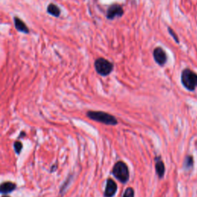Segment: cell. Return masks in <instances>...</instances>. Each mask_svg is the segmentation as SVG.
Segmentation results:
<instances>
[{"instance_id": "cell-1", "label": "cell", "mask_w": 197, "mask_h": 197, "mask_svg": "<svg viewBox=\"0 0 197 197\" xmlns=\"http://www.w3.org/2000/svg\"><path fill=\"white\" fill-rule=\"evenodd\" d=\"M86 116L92 121L98 122L107 126H116L118 124L117 119L113 115L102 111H88Z\"/></svg>"}, {"instance_id": "cell-2", "label": "cell", "mask_w": 197, "mask_h": 197, "mask_svg": "<svg viewBox=\"0 0 197 197\" xmlns=\"http://www.w3.org/2000/svg\"><path fill=\"white\" fill-rule=\"evenodd\" d=\"M181 83L186 89L193 92L197 88V73L190 69H184L181 73Z\"/></svg>"}, {"instance_id": "cell-3", "label": "cell", "mask_w": 197, "mask_h": 197, "mask_svg": "<svg viewBox=\"0 0 197 197\" xmlns=\"http://www.w3.org/2000/svg\"><path fill=\"white\" fill-rule=\"evenodd\" d=\"M112 173L121 183L126 184L129 181V170L126 163L123 161L116 162L112 170Z\"/></svg>"}, {"instance_id": "cell-4", "label": "cell", "mask_w": 197, "mask_h": 197, "mask_svg": "<svg viewBox=\"0 0 197 197\" xmlns=\"http://www.w3.org/2000/svg\"><path fill=\"white\" fill-rule=\"evenodd\" d=\"M94 67H95L96 73L103 77L108 76L109 75L111 74L112 72L114 69V65L113 62L102 58V57L96 59L95 62H94Z\"/></svg>"}, {"instance_id": "cell-5", "label": "cell", "mask_w": 197, "mask_h": 197, "mask_svg": "<svg viewBox=\"0 0 197 197\" xmlns=\"http://www.w3.org/2000/svg\"><path fill=\"white\" fill-rule=\"evenodd\" d=\"M124 14V10L121 5H119L115 3V4L111 5L109 6L106 11V18L109 20H113L118 17L120 18Z\"/></svg>"}, {"instance_id": "cell-6", "label": "cell", "mask_w": 197, "mask_h": 197, "mask_svg": "<svg viewBox=\"0 0 197 197\" xmlns=\"http://www.w3.org/2000/svg\"><path fill=\"white\" fill-rule=\"evenodd\" d=\"M153 59L155 62L160 66H163L167 62L168 57L166 51L160 46L156 47L153 50Z\"/></svg>"}, {"instance_id": "cell-7", "label": "cell", "mask_w": 197, "mask_h": 197, "mask_svg": "<svg viewBox=\"0 0 197 197\" xmlns=\"http://www.w3.org/2000/svg\"><path fill=\"white\" fill-rule=\"evenodd\" d=\"M118 190V186L116 182L111 178H109L106 180L105 191H104V197H113L116 195Z\"/></svg>"}, {"instance_id": "cell-8", "label": "cell", "mask_w": 197, "mask_h": 197, "mask_svg": "<svg viewBox=\"0 0 197 197\" xmlns=\"http://www.w3.org/2000/svg\"><path fill=\"white\" fill-rule=\"evenodd\" d=\"M155 169H156V173L158 176L159 179H163L164 177L165 172H166V167H165L164 162L162 160L160 156H156L155 158Z\"/></svg>"}, {"instance_id": "cell-9", "label": "cell", "mask_w": 197, "mask_h": 197, "mask_svg": "<svg viewBox=\"0 0 197 197\" xmlns=\"http://www.w3.org/2000/svg\"><path fill=\"white\" fill-rule=\"evenodd\" d=\"M16 185L12 182H5L0 184V193L2 194H8L12 193L16 190Z\"/></svg>"}, {"instance_id": "cell-10", "label": "cell", "mask_w": 197, "mask_h": 197, "mask_svg": "<svg viewBox=\"0 0 197 197\" xmlns=\"http://www.w3.org/2000/svg\"><path fill=\"white\" fill-rule=\"evenodd\" d=\"M14 23H15V27L19 32L24 33H29V29L25 25V22L22 20H21L18 17H15L14 18Z\"/></svg>"}, {"instance_id": "cell-11", "label": "cell", "mask_w": 197, "mask_h": 197, "mask_svg": "<svg viewBox=\"0 0 197 197\" xmlns=\"http://www.w3.org/2000/svg\"><path fill=\"white\" fill-rule=\"evenodd\" d=\"M194 167V159L191 155H188L184 159L183 163H182V169L186 171L192 170Z\"/></svg>"}, {"instance_id": "cell-12", "label": "cell", "mask_w": 197, "mask_h": 197, "mask_svg": "<svg viewBox=\"0 0 197 197\" xmlns=\"http://www.w3.org/2000/svg\"><path fill=\"white\" fill-rule=\"evenodd\" d=\"M47 12L49 14H50L51 16H52L59 17L61 14V10L58 7V6L51 3V4H49L48 6Z\"/></svg>"}, {"instance_id": "cell-13", "label": "cell", "mask_w": 197, "mask_h": 197, "mask_svg": "<svg viewBox=\"0 0 197 197\" xmlns=\"http://www.w3.org/2000/svg\"><path fill=\"white\" fill-rule=\"evenodd\" d=\"M123 197H135V191L132 187H128L125 190Z\"/></svg>"}, {"instance_id": "cell-14", "label": "cell", "mask_w": 197, "mask_h": 197, "mask_svg": "<svg viewBox=\"0 0 197 197\" xmlns=\"http://www.w3.org/2000/svg\"><path fill=\"white\" fill-rule=\"evenodd\" d=\"M168 32H169V35H170V36H172V38H173V39L175 40L176 43H177V44H179V37H178L177 33H176L175 32H174V30L172 29L171 28V27H168Z\"/></svg>"}, {"instance_id": "cell-15", "label": "cell", "mask_w": 197, "mask_h": 197, "mask_svg": "<svg viewBox=\"0 0 197 197\" xmlns=\"http://www.w3.org/2000/svg\"><path fill=\"white\" fill-rule=\"evenodd\" d=\"M14 149H15L16 153L17 154H20L22 149V142H20V141H16V142H15V143H14Z\"/></svg>"}, {"instance_id": "cell-16", "label": "cell", "mask_w": 197, "mask_h": 197, "mask_svg": "<svg viewBox=\"0 0 197 197\" xmlns=\"http://www.w3.org/2000/svg\"><path fill=\"white\" fill-rule=\"evenodd\" d=\"M2 197H9V196H2Z\"/></svg>"}]
</instances>
